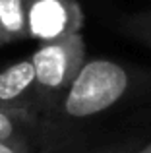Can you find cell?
I'll return each mask as SVG.
<instances>
[{"label":"cell","instance_id":"6da1fadb","mask_svg":"<svg viewBox=\"0 0 151 153\" xmlns=\"http://www.w3.org/2000/svg\"><path fill=\"white\" fill-rule=\"evenodd\" d=\"M136 72L110 58H87L50 116L58 124H79L107 112L136 85Z\"/></svg>","mask_w":151,"mask_h":153},{"label":"cell","instance_id":"7a4b0ae2","mask_svg":"<svg viewBox=\"0 0 151 153\" xmlns=\"http://www.w3.org/2000/svg\"><path fill=\"white\" fill-rule=\"evenodd\" d=\"M29 58L35 72L37 114H50L87 60L85 39L81 33H72L56 41L39 43Z\"/></svg>","mask_w":151,"mask_h":153},{"label":"cell","instance_id":"3957f363","mask_svg":"<svg viewBox=\"0 0 151 153\" xmlns=\"http://www.w3.org/2000/svg\"><path fill=\"white\" fill-rule=\"evenodd\" d=\"M27 39L49 43L81 33L85 14L78 0H25Z\"/></svg>","mask_w":151,"mask_h":153},{"label":"cell","instance_id":"277c9868","mask_svg":"<svg viewBox=\"0 0 151 153\" xmlns=\"http://www.w3.org/2000/svg\"><path fill=\"white\" fill-rule=\"evenodd\" d=\"M0 108L27 111L37 114L35 105V72L31 58H23L0 70Z\"/></svg>","mask_w":151,"mask_h":153},{"label":"cell","instance_id":"5b68a950","mask_svg":"<svg viewBox=\"0 0 151 153\" xmlns=\"http://www.w3.org/2000/svg\"><path fill=\"white\" fill-rule=\"evenodd\" d=\"M27 39L25 0H0V47Z\"/></svg>","mask_w":151,"mask_h":153},{"label":"cell","instance_id":"8992f818","mask_svg":"<svg viewBox=\"0 0 151 153\" xmlns=\"http://www.w3.org/2000/svg\"><path fill=\"white\" fill-rule=\"evenodd\" d=\"M37 116L27 111L0 108V142L27 140V132L37 124Z\"/></svg>","mask_w":151,"mask_h":153},{"label":"cell","instance_id":"52a82bcc","mask_svg":"<svg viewBox=\"0 0 151 153\" xmlns=\"http://www.w3.org/2000/svg\"><path fill=\"white\" fill-rule=\"evenodd\" d=\"M120 29L128 37L136 39L141 45L151 49V8L149 10L136 12V14H130V16H124L120 19Z\"/></svg>","mask_w":151,"mask_h":153},{"label":"cell","instance_id":"ba28073f","mask_svg":"<svg viewBox=\"0 0 151 153\" xmlns=\"http://www.w3.org/2000/svg\"><path fill=\"white\" fill-rule=\"evenodd\" d=\"M0 153H29L27 140H16V142H0Z\"/></svg>","mask_w":151,"mask_h":153},{"label":"cell","instance_id":"9c48e42d","mask_svg":"<svg viewBox=\"0 0 151 153\" xmlns=\"http://www.w3.org/2000/svg\"><path fill=\"white\" fill-rule=\"evenodd\" d=\"M136 153H151V143H147L145 147H141L140 151H136Z\"/></svg>","mask_w":151,"mask_h":153}]
</instances>
